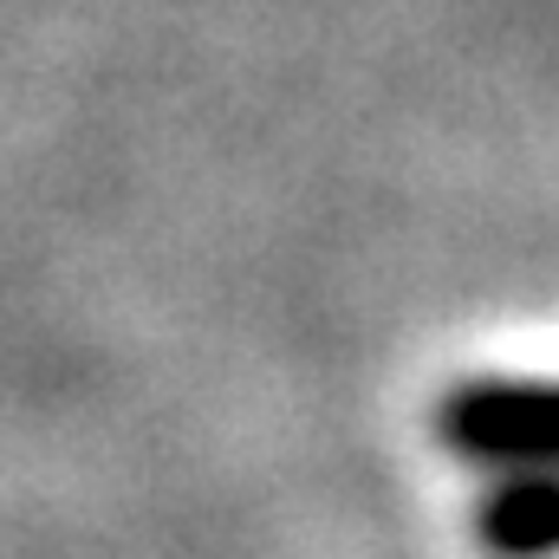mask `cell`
Wrapping results in <instances>:
<instances>
[{"label": "cell", "mask_w": 559, "mask_h": 559, "mask_svg": "<svg viewBox=\"0 0 559 559\" xmlns=\"http://www.w3.org/2000/svg\"><path fill=\"white\" fill-rule=\"evenodd\" d=\"M429 429L449 455L475 468H559V378L475 371L449 384L429 411Z\"/></svg>", "instance_id": "obj_1"}, {"label": "cell", "mask_w": 559, "mask_h": 559, "mask_svg": "<svg viewBox=\"0 0 559 559\" xmlns=\"http://www.w3.org/2000/svg\"><path fill=\"white\" fill-rule=\"evenodd\" d=\"M475 540L488 559H559V468H495L475 501Z\"/></svg>", "instance_id": "obj_2"}]
</instances>
